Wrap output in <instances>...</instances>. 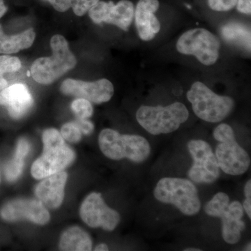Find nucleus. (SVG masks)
Returning <instances> with one entry per match:
<instances>
[{"label":"nucleus","mask_w":251,"mask_h":251,"mask_svg":"<svg viewBox=\"0 0 251 251\" xmlns=\"http://www.w3.org/2000/svg\"><path fill=\"white\" fill-rule=\"evenodd\" d=\"M50 47L52 56L36 59L31 67V77L41 85L52 83L76 65V59L64 36H52Z\"/></svg>","instance_id":"nucleus-1"},{"label":"nucleus","mask_w":251,"mask_h":251,"mask_svg":"<svg viewBox=\"0 0 251 251\" xmlns=\"http://www.w3.org/2000/svg\"><path fill=\"white\" fill-rule=\"evenodd\" d=\"M44 151L31 167V175L36 179L62 171L74 161L75 153L64 142L58 130H46L43 134Z\"/></svg>","instance_id":"nucleus-2"},{"label":"nucleus","mask_w":251,"mask_h":251,"mask_svg":"<svg viewBox=\"0 0 251 251\" xmlns=\"http://www.w3.org/2000/svg\"><path fill=\"white\" fill-rule=\"evenodd\" d=\"M99 143L103 154L112 160L126 158L135 163H142L151 151L150 143L143 137L120 134L110 128L100 132Z\"/></svg>","instance_id":"nucleus-3"},{"label":"nucleus","mask_w":251,"mask_h":251,"mask_svg":"<svg viewBox=\"0 0 251 251\" xmlns=\"http://www.w3.org/2000/svg\"><path fill=\"white\" fill-rule=\"evenodd\" d=\"M189 112L184 104L175 102L168 106L143 105L136 112L137 121L151 135L172 133L187 121Z\"/></svg>","instance_id":"nucleus-4"},{"label":"nucleus","mask_w":251,"mask_h":251,"mask_svg":"<svg viewBox=\"0 0 251 251\" xmlns=\"http://www.w3.org/2000/svg\"><path fill=\"white\" fill-rule=\"evenodd\" d=\"M153 195L160 202L173 204L185 215L193 216L201 210L197 188L189 180L163 178L156 184Z\"/></svg>","instance_id":"nucleus-5"},{"label":"nucleus","mask_w":251,"mask_h":251,"mask_svg":"<svg viewBox=\"0 0 251 251\" xmlns=\"http://www.w3.org/2000/svg\"><path fill=\"white\" fill-rule=\"evenodd\" d=\"M186 97L196 116L211 123L223 121L234 108L233 99L218 95L199 81L193 84Z\"/></svg>","instance_id":"nucleus-6"},{"label":"nucleus","mask_w":251,"mask_h":251,"mask_svg":"<svg viewBox=\"0 0 251 251\" xmlns=\"http://www.w3.org/2000/svg\"><path fill=\"white\" fill-rule=\"evenodd\" d=\"M214 138L219 142L216 150V156L220 168L226 174H244L251 164L249 153L236 141L232 127L221 124L214 130Z\"/></svg>","instance_id":"nucleus-7"},{"label":"nucleus","mask_w":251,"mask_h":251,"mask_svg":"<svg viewBox=\"0 0 251 251\" xmlns=\"http://www.w3.org/2000/svg\"><path fill=\"white\" fill-rule=\"evenodd\" d=\"M176 48L179 53L194 56L204 65L211 66L219 59L221 43L211 31L204 28H196L180 36Z\"/></svg>","instance_id":"nucleus-8"},{"label":"nucleus","mask_w":251,"mask_h":251,"mask_svg":"<svg viewBox=\"0 0 251 251\" xmlns=\"http://www.w3.org/2000/svg\"><path fill=\"white\" fill-rule=\"evenodd\" d=\"M188 148L193 159L188 177L196 183L211 184L220 176V167L210 145L204 140H193Z\"/></svg>","instance_id":"nucleus-9"},{"label":"nucleus","mask_w":251,"mask_h":251,"mask_svg":"<svg viewBox=\"0 0 251 251\" xmlns=\"http://www.w3.org/2000/svg\"><path fill=\"white\" fill-rule=\"evenodd\" d=\"M134 5L130 0L113 1H99L88 11L89 16L96 24L114 25L127 31L134 17Z\"/></svg>","instance_id":"nucleus-10"},{"label":"nucleus","mask_w":251,"mask_h":251,"mask_svg":"<svg viewBox=\"0 0 251 251\" xmlns=\"http://www.w3.org/2000/svg\"><path fill=\"white\" fill-rule=\"evenodd\" d=\"M81 219L92 227H102L114 230L120 221V214L107 206L100 193H92L85 198L81 205Z\"/></svg>","instance_id":"nucleus-11"},{"label":"nucleus","mask_w":251,"mask_h":251,"mask_svg":"<svg viewBox=\"0 0 251 251\" xmlns=\"http://www.w3.org/2000/svg\"><path fill=\"white\" fill-rule=\"evenodd\" d=\"M60 90L66 95L87 99L98 104L109 101L114 94L113 85L105 78L91 82L67 79L62 82Z\"/></svg>","instance_id":"nucleus-12"},{"label":"nucleus","mask_w":251,"mask_h":251,"mask_svg":"<svg viewBox=\"0 0 251 251\" xmlns=\"http://www.w3.org/2000/svg\"><path fill=\"white\" fill-rule=\"evenodd\" d=\"M3 219L9 221L28 219L39 225L49 222L50 214L41 201L17 200L6 204L1 211Z\"/></svg>","instance_id":"nucleus-13"},{"label":"nucleus","mask_w":251,"mask_h":251,"mask_svg":"<svg viewBox=\"0 0 251 251\" xmlns=\"http://www.w3.org/2000/svg\"><path fill=\"white\" fill-rule=\"evenodd\" d=\"M159 6L158 0H139L137 4L134 11L135 26L142 40H152L161 30V23L154 14Z\"/></svg>","instance_id":"nucleus-14"},{"label":"nucleus","mask_w":251,"mask_h":251,"mask_svg":"<svg viewBox=\"0 0 251 251\" xmlns=\"http://www.w3.org/2000/svg\"><path fill=\"white\" fill-rule=\"evenodd\" d=\"M33 104V99L27 87L23 84L6 87L0 91V105L7 108L11 117L18 119L27 113Z\"/></svg>","instance_id":"nucleus-15"},{"label":"nucleus","mask_w":251,"mask_h":251,"mask_svg":"<svg viewBox=\"0 0 251 251\" xmlns=\"http://www.w3.org/2000/svg\"><path fill=\"white\" fill-rule=\"evenodd\" d=\"M67 174L59 172L50 175L36 188V196L43 204L51 209L59 207L64 196V186L67 182Z\"/></svg>","instance_id":"nucleus-16"},{"label":"nucleus","mask_w":251,"mask_h":251,"mask_svg":"<svg viewBox=\"0 0 251 251\" xmlns=\"http://www.w3.org/2000/svg\"><path fill=\"white\" fill-rule=\"evenodd\" d=\"M244 208L238 201L229 203L226 211L221 216L222 219V235L225 242L235 244L241 239V233L245 229L246 225L242 218Z\"/></svg>","instance_id":"nucleus-17"},{"label":"nucleus","mask_w":251,"mask_h":251,"mask_svg":"<svg viewBox=\"0 0 251 251\" xmlns=\"http://www.w3.org/2000/svg\"><path fill=\"white\" fill-rule=\"evenodd\" d=\"M32 28L13 36L5 34L0 25V54L16 53L22 50L29 49L35 39Z\"/></svg>","instance_id":"nucleus-18"},{"label":"nucleus","mask_w":251,"mask_h":251,"mask_svg":"<svg viewBox=\"0 0 251 251\" xmlns=\"http://www.w3.org/2000/svg\"><path fill=\"white\" fill-rule=\"evenodd\" d=\"M92 240L89 234L77 227L68 229L59 242L62 251H87L92 250Z\"/></svg>","instance_id":"nucleus-19"},{"label":"nucleus","mask_w":251,"mask_h":251,"mask_svg":"<svg viewBox=\"0 0 251 251\" xmlns=\"http://www.w3.org/2000/svg\"><path fill=\"white\" fill-rule=\"evenodd\" d=\"M223 38L234 45L251 51V29L237 23H227L221 28Z\"/></svg>","instance_id":"nucleus-20"},{"label":"nucleus","mask_w":251,"mask_h":251,"mask_svg":"<svg viewBox=\"0 0 251 251\" xmlns=\"http://www.w3.org/2000/svg\"><path fill=\"white\" fill-rule=\"evenodd\" d=\"M29 145L25 139L18 142L16 155L6 168V176L9 181H14L22 173L24 166V158L29 151Z\"/></svg>","instance_id":"nucleus-21"},{"label":"nucleus","mask_w":251,"mask_h":251,"mask_svg":"<svg viewBox=\"0 0 251 251\" xmlns=\"http://www.w3.org/2000/svg\"><path fill=\"white\" fill-rule=\"evenodd\" d=\"M229 204V198L226 193H216L209 202L206 203L204 210L208 215L221 217Z\"/></svg>","instance_id":"nucleus-22"},{"label":"nucleus","mask_w":251,"mask_h":251,"mask_svg":"<svg viewBox=\"0 0 251 251\" xmlns=\"http://www.w3.org/2000/svg\"><path fill=\"white\" fill-rule=\"evenodd\" d=\"M73 111L77 118L87 119L92 117L93 114V107L90 101L85 99L79 98L72 103Z\"/></svg>","instance_id":"nucleus-23"},{"label":"nucleus","mask_w":251,"mask_h":251,"mask_svg":"<svg viewBox=\"0 0 251 251\" xmlns=\"http://www.w3.org/2000/svg\"><path fill=\"white\" fill-rule=\"evenodd\" d=\"M21 68V60L18 57L7 54L0 56V74L1 75L18 72Z\"/></svg>","instance_id":"nucleus-24"},{"label":"nucleus","mask_w":251,"mask_h":251,"mask_svg":"<svg viewBox=\"0 0 251 251\" xmlns=\"http://www.w3.org/2000/svg\"><path fill=\"white\" fill-rule=\"evenodd\" d=\"M61 135L63 138L70 143H77L82 138V133L78 127L74 122L65 124L61 129Z\"/></svg>","instance_id":"nucleus-25"},{"label":"nucleus","mask_w":251,"mask_h":251,"mask_svg":"<svg viewBox=\"0 0 251 251\" xmlns=\"http://www.w3.org/2000/svg\"><path fill=\"white\" fill-rule=\"evenodd\" d=\"M99 1L100 0H71V9L76 16H82Z\"/></svg>","instance_id":"nucleus-26"},{"label":"nucleus","mask_w":251,"mask_h":251,"mask_svg":"<svg viewBox=\"0 0 251 251\" xmlns=\"http://www.w3.org/2000/svg\"><path fill=\"white\" fill-rule=\"evenodd\" d=\"M237 0H208V5L213 11L219 12L230 11L235 7Z\"/></svg>","instance_id":"nucleus-27"},{"label":"nucleus","mask_w":251,"mask_h":251,"mask_svg":"<svg viewBox=\"0 0 251 251\" xmlns=\"http://www.w3.org/2000/svg\"><path fill=\"white\" fill-rule=\"evenodd\" d=\"M74 123L78 127L81 133H83L84 134H90L93 131V124L88 120H86V119L77 118Z\"/></svg>","instance_id":"nucleus-28"},{"label":"nucleus","mask_w":251,"mask_h":251,"mask_svg":"<svg viewBox=\"0 0 251 251\" xmlns=\"http://www.w3.org/2000/svg\"><path fill=\"white\" fill-rule=\"evenodd\" d=\"M56 11L65 12L71 9V0H48Z\"/></svg>","instance_id":"nucleus-29"},{"label":"nucleus","mask_w":251,"mask_h":251,"mask_svg":"<svg viewBox=\"0 0 251 251\" xmlns=\"http://www.w3.org/2000/svg\"><path fill=\"white\" fill-rule=\"evenodd\" d=\"M237 9L242 14L251 15V0H237Z\"/></svg>","instance_id":"nucleus-30"},{"label":"nucleus","mask_w":251,"mask_h":251,"mask_svg":"<svg viewBox=\"0 0 251 251\" xmlns=\"http://www.w3.org/2000/svg\"><path fill=\"white\" fill-rule=\"evenodd\" d=\"M243 208L244 210L247 212V215L249 216V219H251V199H247L246 198L243 204Z\"/></svg>","instance_id":"nucleus-31"},{"label":"nucleus","mask_w":251,"mask_h":251,"mask_svg":"<svg viewBox=\"0 0 251 251\" xmlns=\"http://www.w3.org/2000/svg\"><path fill=\"white\" fill-rule=\"evenodd\" d=\"M244 194H245L246 198L247 199H251V181L249 180L244 188Z\"/></svg>","instance_id":"nucleus-32"},{"label":"nucleus","mask_w":251,"mask_h":251,"mask_svg":"<svg viewBox=\"0 0 251 251\" xmlns=\"http://www.w3.org/2000/svg\"><path fill=\"white\" fill-rule=\"evenodd\" d=\"M7 11V6L5 4L4 0H0V18L2 17Z\"/></svg>","instance_id":"nucleus-33"},{"label":"nucleus","mask_w":251,"mask_h":251,"mask_svg":"<svg viewBox=\"0 0 251 251\" xmlns=\"http://www.w3.org/2000/svg\"><path fill=\"white\" fill-rule=\"evenodd\" d=\"M7 81L4 78V75L0 74V91L4 90L7 87Z\"/></svg>","instance_id":"nucleus-34"},{"label":"nucleus","mask_w":251,"mask_h":251,"mask_svg":"<svg viewBox=\"0 0 251 251\" xmlns=\"http://www.w3.org/2000/svg\"><path fill=\"white\" fill-rule=\"evenodd\" d=\"M95 251H108V247L106 244H99L98 247H96Z\"/></svg>","instance_id":"nucleus-35"},{"label":"nucleus","mask_w":251,"mask_h":251,"mask_svg":"<svg viewBox=\"0 0 251 251\" xmlns=\"http://www.w3.org/2000/svg\"><path fill=\"white\" fill-rule=\"evenodd\" d=\"M201 249H195V248H188V249H185L184 251H201Z\"/></svg>","instance_id":"nucleus-36"},{"label":"nucleus","mask_w":251,"mask_h":251,"mask_svg":"<svg viewBox=\"0 0 251 251\" xmlns=\"http://www.w3.org/2000/svg\"><path fill=\"white\" fill-rule=\"evenodd\" d=\"M251 243H249V246H248V247H247V251H251Z\"/></svg>","instance_id":"nucleus-37"}]
</instances>
